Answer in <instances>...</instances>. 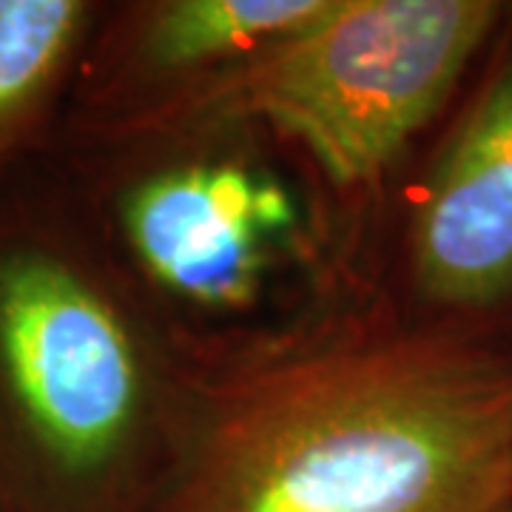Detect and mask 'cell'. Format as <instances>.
<instances>
[{
  "label": "cell",
  "mask_w": 512,
  "mask_h": 512,
  "mask_svg": "<svg viewBox=\"0 0 512 512\" xmlns=\"http://www.w3.org/2000/svg\"><path fill=\"white\" fill-rule=\"evenodd\" d=\"M510 498L512 362L353 336L228 379L151 512H495Z\"/></svg>",
  "instance_id": "1"
},
{
  "label": "cell",
  "mask_w": 512,
  "mask_h": 512,
  "mask_svg": "<svg viewBox=\"0 0 512 512\" xmlns=\"http://www.w3.org/2000/svg\"><path fill=\"white\" fill-rule=\"evenodd\" d=\"M501 18L493 0H328L225 77L228 111L296 137L336 185L379 180Z\"/></svg>",
  "instance_id": "2"
},
{
  "label": "cell",
  "mask_w": 512,
  "mask_h": 512,
  "mask_svg": "<svg viewBox=\"0 0 512 512\" xmlns=\"http://www.w3.org/2000/svg\"><path fill=\"white\" fill-rule=\"evenodd\" d=\"M143 373L97 276L29 225H0V481L83 495L123 456Z\"/></svg>",
  "instance_id": "3"
},
{
  "label": "cell",
  "mask_w": 512,
  "mask_h": 512,
  "mask_svg": "<svg viewBox=\"0 0 512 512\" xmlns=\"http://www.w3.org/2000/svg\"><path fill=\"white\" fill-rule=\"evenodd\" d=\"M421 291L487 305L512 288V57L447 143L413 225Z\"/></svg>",
  "instance_id": "4"
},
{
  "label": "cell",
  "mask_w": 512,
  "mask_h": 512,
  "mask_svg": "<svg viewBox=\"0 0 512 512\" xmlns=\"http://www.w3.org/2000/svg\"><path fill=\"white\" fill-rule=\"evenodd\" d=\"M137 256L202 302H239L259 265V234L288 222L285 197L237 168H183L146 180L120 205Z\"/></svg>",
  "instance_id": "5"
},
{
  "label": "cell",
  "mask_w": 512,
  "mask_h": 512,
  "mask_svg": "<svg viewBox=\"0 0 512 512\" xmlns=\"http://www.w3.org/2000/svg\"><path fill=\"white\" fill-rule=\"evenodd\" d=\"M92 15L83 0H0V165L35 134Z\"/></svg>",
  "instance_id": "6"
},
{
  "label": "cell",
  "mask_w": 512,
  "mask_h": 512,
  "mask_svg": "<svg viewBox=\"0 0 512 512\" xmlns=\"http://www.w3.org/2000/svg\"><path fill=\"white\" fill-rule=\"evenodd\" d=\"M328 0H180L143 29V57L163 69H191L217 57L259 52L288 37Z\"/></svg>",
  "instance_id": "7"
},
{
  "label": "cell",
  "mask_w": 512,
  "mask_h": 512,
  "mask_svg": "<svg viewBox=\"0 0 512 512\" xmlns=\"http://www.w3.org/2000/svg\"><path fill=\"white\" fill-rule=\"evenodd\" d=\"M495 512H512V498L510 501H507V504H504V507H498V510Z\"/></svg>",
  "instance_id": "8"
}]
</instances>
